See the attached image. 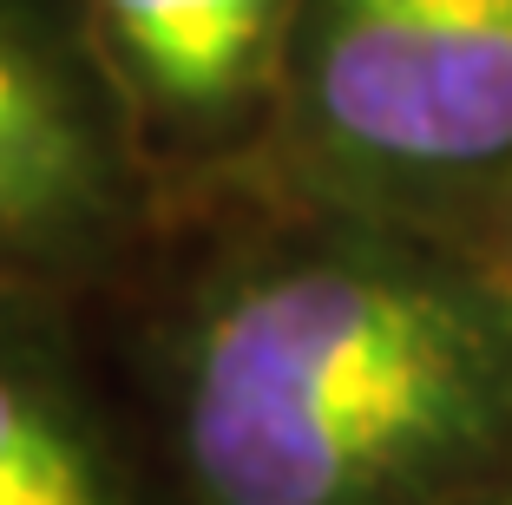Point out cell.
<instances>
[{
	"label": "cell",
	"mask_w": 512,
	"mask_h": 505,
	"mask_svg": "<svg viewBox=\"0 0 512 505\" xmlns=\"http://www.w3.org/2000/svg\"><path fill=\"white\" fill-rule=\"evenodd\" d=\"M151 407L158 505H453L512 460V269L270 204L165 302Z\"/></svg>",
	"instance_id": "cell-1"
},
{
	"label": "cell",
	"mask_w": 512,
	"mask_h": 505,
	"mask_svg": "<svg viewBox=\"0 0 512 505\" xmlns=\"http://www.w3.org/2000/svg\"><path fill=\"white\" fill-rule=\"evenodd\" d=\"M302 0H73L145 158H263Z\"/></svg>",
	"instance_id": "cell-4"
},
{
	"label": "cell",
	"mask_w": 512,
	"mask_h": 505,
	"mask_svg": "<svg viewBox=\"0 0 512 505\" xmlns=\"http://www.w3.org/2000/svg\"><path fill=\"white\" fill-rule=\"evenodd\" d=\"M486 250H499V263L512 269V197H506V210L493 217V230H486Z\"/></svg>",
	"instance_id": "cell-7"
},
{
	"label": "cell",
	"mask_w": 512,
	"mask_h": 505,
	"mask_svg": "<svg viewBox=\"0 0 512 505\" xmlns=\"http://www.w3.org/2000/svg\"><path fill=\"white\" fill-rule=\"evenodd\" d=\"M453 505H512V460H506V466H493L480 486H467Z\"/></svg>",
	"instance_id": "cell-6"
},
{
	"label": "cell",
	"mask_w": 512,
	"mask_h": 505,
	"mask_svg": "<svg viewBox=\"0 0 512 505\" xmlns=\"http://www.w3.org/2000/svg\"><path fill=\"white\" fill-rule=\"evenodd\" d=\"M276 204L486 243L512 197V0H302Z\"/></svg>",
	"instance_id": "cell-2"
},
{
	"label": "cell",
	"mask_w": 512,
	"mask_h": 505,
	"mask_svg": "<svg viewBox=\"0 0 512 505\" xmlns=\"http://www.w3.org/2000/svg\"><path fill=\"white\" fill-rule=\"evenodd\" d=\"M151 210V158L73 0H0V289L86 296Z\"/></svg>",
	"instance_id": "cell-3"
},
{
	"label": "cell",
	"mask_w": 512,
	"mask_h": 505,
	"mask_svg": "<svg viewBox=\"0 0 512 505\" xmlns=\"http://www.w3.org/2000/svg\"><path fill=\"white\" fill-rule=\"evenodd\" d=\"M0 505H158L66 289H0Z\"/></svg>",
	"instance_id": "cell-5"
}]
</instances>
